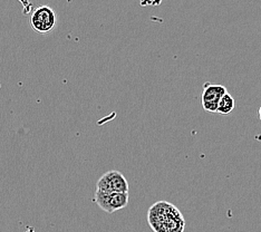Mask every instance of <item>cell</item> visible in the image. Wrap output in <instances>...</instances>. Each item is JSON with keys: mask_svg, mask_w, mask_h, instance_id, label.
<instances>
[{"mask_svg": "<svg viewBox=\"0 0 261 232\" xmlns=\"http://www.w3.org/2000/svg\"><path fill=\"white\" fill-rule=\"evenodd\" d=\"M147 221L154 232H183L186 228L180 210L165 201L156 202L150 208Z\"/></svg>", "mask_w": 261, "mask_h": 232, "instance_id": "6da1fadb", "label": "cell"}, {"mask_svg": "<svg viewBox=\"0 0 261 232\" xmlns=\"http://www.w3.org/2000/svg\"><path fill=\"white\" fill-rule=\"evenodd\" d=\"M57 16L55 10L49 6H40L33 11L31 17V25L35 32L47 34L55 28Z\"/></svg>", "mask_w": 261, "mask_h": 232, "instance_id": "7a4b0ae2", "label": "cell"}, {"mask_svg": "<svg viewBox=\"0 0 261 232\" xmlns=\"http://www.w3.org/2000/svg\"><path fill=\"white\" fill-rule=\"evenodd\" d=\"M128 182L120 171L112 170L99 177L96 183V190L105 193H128Z\"/></svg>", "mask_w": 261, "mask_h": 232, "instance_id": "3957f363", "label": "cell"}, {"mask_svg": "<svg viewBox=\"0 0 261 232\" xmlns=\"http://www.w3.org/2000/svg\"><path fill=\"white\" fill-rule=\"evenodd\" d=\"M94 202L106 213H114L122 210L128 204V193H105L96 190L94 194Z\"/></svg>", "mask_w": 261, "mask_h": 232, "instance_id": "277c9868", "label": "cell"}, {"mask_svg": "<svg viewBox=\"0 0 261 232\" xmlns=\"http://www.w3.org/2000/svg\"><path fill=\"white\" fill-rule=\"evenodd\" d=\"M227 93V88L224 86L206 83L203 86L202 96H201V103H202L203 110L210 113H217L219 103H220L223 95Z\"/></svg>", "mask_w": 261, "mask_h": 232, "instance_id": "5b68a950", "label": "cell"}, {"mask_svg": "<svg viewBox=\"0 0 261 232\" xmlns=\"http://www.w3.org/2000/svg\"><path fill=\"white\" fill-rule=\"evenodd\" d=\"M234 107H236L234 98L232 97V95L227 93L223 95V97L221 98L220 103H219L217 113H219V114H221V115H228L234 110Z\"/></svg>", "mask_w": 261, "mask_h": 232, "instance_id": "8992f818", "label": "cell"}, {"mask_svg": "<svg viewBox=\"0 0 261 232\" xmlns=\"http://www.w3.org/2000/svg\"><path fill=\"white\" fill-rule=\"evenodd\" d=\"M258 113H259V118H260V121H261V106L259 107V111H258Z\"/></svg>", "mask_w": 261, "mask_h": 232, "instance_id": "52a82bcc", "label": "cell"}]
</instances>
